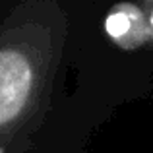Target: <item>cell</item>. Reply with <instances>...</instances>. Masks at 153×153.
I'll use <instances>...</instances> for the list:
<instances>
[{
  "label": "cell",
  "instance_id": "6da1fadb",
  "mask_svg": "<svg viewBox=\"0 0 153 153\" xmlns=\"http://www.w3.org/2000/svg\"><path fill=\"white\" fill-rule=\"evenodd\" d=\"M35 83V70L25 52L0 49V128L19 118L29 105Z\"/></svg>",
  "mask_w": 153,
  "mask_h": 153
},
{
  "label": "cell",
  "instance_id": "3957f363",
  "mask_svg": "<svg viewBox=\"0 0 153 153\" xmlns=\"http://www.w3.org/2000/svg\"><path fill=\"white\" fill-rule=\"evenodd\" d=\"M147 27H149V37L153 39V8H151L149 16H147Z\"/></svg>",
  "mask_w": 153,
  "mask_h": 153
},
{
  "label": "cell",
  "instance_id": "277c9868",
  "mask_svg": "<svg viewBox=\"0 0 153 153\" xmlns=\"http://www.w3.org/2000/svg\"><path fill=\"white\" fill-rule=\"evenodd\" d=\"M0 153H2V149H0Z\"/></svg>",
  "mask_w": 153,
  "mask_h": 153
},
{
  "label": "cell",
  "instance_id": "7a4b0ae2",
  "mask_svg": "<svg viewBox=\"0 0 153 153\" xmlns=\"http://www.w3.org/2000/svg\"><path fill=\"white\" fill-rule=\"evenodd\" d=\"M107 35L122 49H134L149 37V27L143 14L132 4H120L105 22Z\"/></svg>",
  "mask_w": 153,
  "mask_h": 153
}]
</instances>
